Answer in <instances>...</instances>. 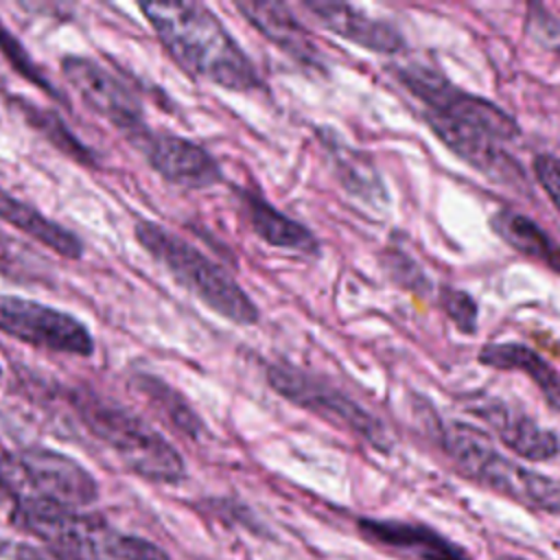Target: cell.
I'll list each match as a JSON object with an SVG mask.
<instances>
[{"instance_id":"5b68a950","label":"cell","mask_w":560,"mask_h":560,"mask_svg":"<svg viewBox=\"0 0 560 560\" xmlns=\"http://www.w3.org/2000/svg\"><path fill=\"white\" fill-rule=\"evenodd\" d=\"M440 442L455 466L477 483L532 508L560 512V481L508 459L477 427L446 422Z\"/></svg>"},{"instance_id":"4316f807","label":"cell","mask_w":560,"mask_h":560,"mask_svg":"<svg viewBox=\"0 0 560 560\" xmlns=\"http://www.w3.org/2000/svg\"><path fill=\"white\" fill-rule=\"evenodd\" d=\"M18 488H15V479L13 472L9 468V462L0 457V505L4 503H15L18 501Z\"/></svg>"},{"instance_id":"ba28073f","label":"cell","mask_w":560,"mask_h":560,"mask_svg":"<svg viewBox=\"0 0 560 560\" xmlns=\"http://www.w3.org/2000/svg\"><path fill=\"white\" fill-rule=\"evenodd\" d=\"M61 74L77 96L129 142L149 129L140 98L98 61L81 55H66L61 59Z\"/></svg>"},{"instance_id":"d4e9b609","label":"cell","mask_w":560,"mask_h":560,"mask_svg":"<svg viewBox=\"0 0 560 560\" xmlns=\"http://www.w3.org/2000/svg\"><path fill=\"white\" fill-rule=\"evenodd\" d=\"M534 175L551 203L560 210V158L540 153L534 158Z\"/></svg>"},{"instance_id":"7402d4cb","label":"cell","mask_w":560,"mask_h":560,"mask_svg":"<svg viewBox=\"0 0 560 560\" xmlns=\"http://www.w3.org/2000/svg\"><path fill=\"white\" fill-rule=\"evenodd\" d=\"M0 50L4 52L7 61L13 66V70H18L24 79H28L31 83L39 85L46 94L63 101V96L55 90V85H50V81L39 72V68L35 66V61L28 57L26 48L11 35V31L0 22Z\"/></svg>"},{"instance_id":"83f0119b","label":"cell","mask_w":560,"mask_h":560,"mask_svg":"<svg viewBox=\"0 0 560 560\" xmlns=\"http://www.w3.org/2000/svg\"><path fill=\"white\" fill-rule=\"evenodd\" d=\"M501 560H521V558H501Z\"/></svg>"},{"instance_id":"9c48e42d","label":"cell","mask_w":560,"mask_h":560,"mask_svg":"<svg viewBox=\"0 0 560 560\" xmlns=\"http://www.w3.org/2000/svg\"><path fill=\"white\" fill-rule=\"evenodd\" d=\"M9 468L22 477L33 490V497L59 503L63 508L81 510L98 499V483L88 468L77 459L46 448L26 446L7 457Z\"/></svg>"},{"instance_id":"8992f818","label":"cell","mask_w":560,"mask_h":560,"mask_svg":"<svg viewBox=\"0 0 560 560\" xmlns=\"http://www.w3.org/2000/svg\"><path fill=\"white\" fill-rule=\"evenodd\" d=\"M267 383L278 396L324 418L326 422L337 424L339 429L359 435L372 448L381 453L392 451V438L385 424L378 418H374L368 409H363L357 400L346 396L341 389L328 385L326 381H319L295 368L269 365Z\"/></svg>"},{"instance_id":"52a82bcc","label":"cell","mask_w":560,"mask_h":560,"mask_svg":"<svg viewBox=\"0 0 560 560\" xmlns=\"http://www.w3.org/2000/svg\"><path fill=\"white\" fill-rule=\"evenodd\" d=\"M0 330L33 348L90 357L94 337L74 315L46 306L42 302L0 295Z\"/></svg>"},{"instance_id":"603a6c76","label":"cell","mask_w":560,"mask_h":560,"mask_svg":"<svg viewBox=\"0 0 560 560\" xmlns=\"http://www.w3.org/2000/svg\"><path fill=\"white\" fill-rule=\"evenodd\" d=\"M440 304L451 317V322L466 335H472L477 330V319H479V306L472 300L470 293L459 291V289H442L440 293Z\"/></svg>"},{"instance_id":"ffe728a7","label":"cell","mask_w":560,"mask_h":560,"mask_svg":"<svg viewBox=\"0 0 560 560\" xmlns=\"http://www.w3.org/2000/svg\"><path fill=\"white\" fill-rule=\"evenodd\" d=\"M490 225L510 247L560 276V245L536 221L514 210H499Z\"/></svg>"},{"instance_id":"44dd1931","label":"cell","mask_w":560,"mask_h":560,"mask_svg":"<svg viewBox=\"0 0 560 560\" xmlns=\"http://www.w3.org/2000/svg\"><path fill=\"white\" fill-rule=\"evenodd\" d=\"M18 112L24 116V120L37 129L55 149H59L61 153H66L68 158H72L74 162L83 164V166H96V155L92 153L90 147H85L63 122V118L46 107H39L37 103H31L22 96L13 98Z\"/></svg>"},{"instance_id":"484cf974","label":"cell","mask_w":560,"mask_h":560,"mask_svg":"<svg viewBox=\"0 0 560 560\" xmlns=\"http://www.w3.org/2000/svg\"><path fill=\"white\" fill-rule=\"evenodd\" d=\"M122 547H125L127 560H171L166 551H162L158 545H153L151 540L140 538V536L125 534Z\"/></svg>"},{"instance_id":"277c9868","label":"cell","mask_w":560,"mask_h":560,"mask_svg":"<svg viewBox=\"0 0 560 560\" xmlns=\"http://www.w3.org/2000/svg\"><path fill=\"white\" fill-rule=\"evenodd\" d=\"M133 236L140 247L160 262L177 284L190 291L217 315L238 324L252 326L258 322V306L241 289V284L214 260H210L195 245L171 232L166 225L140 219L136 221Z\"/></svg>"},{"instance_id":"5bb4252c","label":"cell","mask_w":560,"mask_h":560,"mask_svg":"<svg viewBox=\"0 0 560 560\" xmlns=\"http://www.w3.org/2000/svg\"><path fill=\"white\" fill-rule=\"evenodd\" d=\"M236 11L284 55L306 68H324L311 33L280 2H236Z\"/></svg>"},{"instance_id":"3957f363","label":"cell","mask_w":560,"mask_h":560,"mask_svg":"<svg viewBox=\"0 0 560 560\" xmlns=\"http://www.w3.org/2000/svg\"><path fill=\"white\" fill-rule=\"evenodd\" d=\"M72 405L85 429L133 475L155 483L184 479L186 464L177 448L127 407L90 389L72 394Z\"/></svg>"},{"instance_id":"d6986e66","label":"cell","mask_w":560,"mask_h":560,"mask_svg":"<svg viewBox=\"0 0 560 560\" xmlns=\"http://www.w3.org/2000/svg\"><path fill=\"white\" fill-rule=\"evenodd\" d=\"M322 142L328 149V155L335 164L337 177L341 182V186L359 197L361 201L370 203V206H387L389 197L385 190V184L376 171V166L372 164V160L350 147H346L343 142H339L337 138H328L326 131H322Z\"/></svg>"},{"instance_id":"7c38bea8","label":"cell","mask_w":560,"mask_h":560,"mask_svg":"<svg viewBox=\"0 0 560 560\" xmlns=\"http://www.w3.org/2000/svg\"><path fill=\"white\" fill-rule=\"evenodd\" d=\"M475 413L492 427L510 451L525 459L545 462L560 453V438L553 431L542 429L534 418L503 400L479 402Z\"/></svg>"},{"instance_id":"30bf717a","label":"cell","mask_w":560,"mask_h":560,"mask_svg":"<svg viewBox=\"0 0 560 560\" xmlns=\"http://www.w3.org/2000/svg\"><path fill=\"white\" fill-rule=\"evenodd\" d=\"M131 144L162 179L179 188L201 190L223 179L219 162L201 144L182 136L147 129Z\"/></svg>"},{"instance_id":"e0dca14e","label":"cell","mask_w":560,"mask_h":560,"mask_svg":"<svg viewBox=\"0 0 560 560\" xmlns=\"http://www.w3.org/2000/svg\"><path fill=\"white\" fill-rule=\"evenodd\" d=\"M129 389L171 429L195 440L206 431L199 413L190 407V402L160 376L136 372L129 376Z\"/></svg>"},{"instance_id":"9a60e30c","label":"cell","mask_w":560,"mask_h":560,"mask_svg":"<svg viewBox=\"0 0 560 560\" xmlns=\"http://www.w3.org/2000/svg\"><path fill=\"white\" fill-rule=\"evenodd\" d=\"M0 221L13 225L15 230L37 241L39 245L52 249L61 258H70V260L83 258V252H85L83 241L72 230L48 219L35 206L13 197L4 188H0Z\"/></svg>"},{"instance_id":"8fae6325","label":"cell","mask_w":560,"mask_h":560,"mask_svg":"<svg viewBox=\"0 0 560 560\" xmlns=\"http://www.w3.org/2000/svg\"><path fill=\"white\" fill-rule=\"evenodd\" d=\"M361 536L374 545L398 549L416 560H470L466 549L429 525L396 518H359Z\"/></svg>"},{"instance_id":"4fadbf2b","label":"cell","mask_w":560,"mask_h":560,"mask_svg":"<svg viewBox=\"0 0 560 560\" xmlns=\"http://www.w3.org/2000/svg\"><path fill=\"white\" fill-rule=\"evenodd\" d=\"M302 7L311 11L328 31L361 48L383 55H394L405 48L402 35L392 24L374 20L350 4L330 0H306L302 2Z\"/></svg>"},{"instance_id":"2e32d148","label":"cell","mask_w":560,"mask_h":560,"mask_svg":"<svg viewBox=\"0 0 560 560\" xmlns=\"http://www.w3.org/2000/svg\"><path fill=\"white\" fill-rule=\"evenodd\" d=\"M243 214L252 228V232L265 243L300 254H315L319 249L317 236L302 223L276 210L269 201L252 190L238 192Z\"/></svg>"},{"instance_id":"ac0fdd59","label":"cell","mask_w":560,"mask_h":560,"mask_svg":"<svg viewBox=\"0 0 560 560\" xmlns=\"http://www.w3.org/2000/svg\"><path fill=\"white\" fill-rule=\"evenodd\" d=\"M477 359L494 370H518L527 374L538 385L547 405L560 411V372L553 370L536 350L523 343H488L479 350Z\"/></svg>"},{"instance_id":"7a4b0ae2","label":"cell","mask_w":560,"mask_h":560,"mask_svg":"<svg viewBox=\"0 0 560 560\" xmlns=\"http://www.w3.org/2000/svg\"><path fill=\"white\" fill-rule=\"evenodd\" d=\"M140 11L173 61L188 74L234 92L260 85L245 50L206 4L142 2Z\"/></svg>"},{"instance_id":"6da1fadb","label":"cell","mask_w":560,"mask_h":560,"mask_svg":"<svg viewBox=\"0 0 560 560\" xmlns=\"http://www.w3.org/2000/svg\"><path fill=\"white\" fill-rule=\"evenodd\" d=\"M392 72L427 107V125L455 155L501 184L523 182L521 166L503 149L521 136L505 109L459 90L438 70L420 63L394 66Z\"/></svg>"},{"instance_id":"cb8c5ba5","label":"cell","mask_w":560,"mask_h":560,"mask_svg":"<svg viewBox=\"0 0 560 560\" xmlns=\"http://www.w3.org/2000/svg\"><path fill=\"white\" fill-rule=\"evenodd\" d=\"M383 265H385V269L389 271V276L394 278V282L402 284L405 289H411V291H416V293H424V291H427L429 282H427L424 273H422V271L416 267V262H413L409 256H405L402 252L392 249Z\"/></svg>"}]
</instances>
